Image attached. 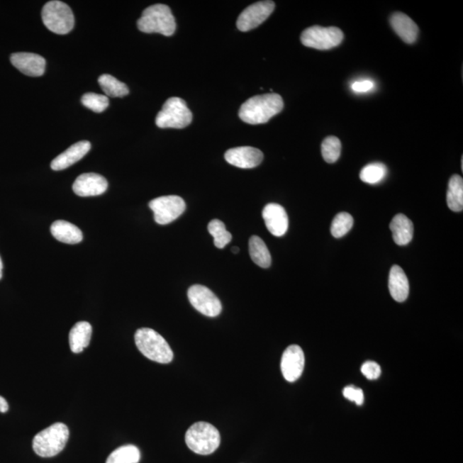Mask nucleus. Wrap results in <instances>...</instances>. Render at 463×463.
<instances>
[{"label":"nucleus","mask_w":463,"mask_h":463,"mask_svg":"<svg viewBox=\"0 0 463 463\" xmlns=\"http://www.w3.org/2000/svg\"><path fill=\"white\" fill-rule=\"evenodd\" d=\"M284 106L281 96L274 93L266 94L250 98L245 101L241 106L239 116L241 121L250 125L265 124L281 113Z\"/></svg>","instance_id":"f257e3e1"},{"label":"nucleus","mask_w":463,"mask_h":463,"mask_svg":"<svg viewBox=\"0 0 463 463\" xmlns=\"http://www.w3.org/2000/svg\"><path fill=\"white\" fill-rule=\"evenodd\" d=\"M135 342L138 350L155 362L169 364L174 359V353L169 343L157 331L150 328L138 330L135 334Z\"/></svg>","instance_id":"f03ea898"},{"label":"nucleus","mask_w":463,"mask_h":463,"mask_svg":"<svg viewBox=\"0 0 463 463\" xmlns=\"http://www.w3.org/2000/svg\"><path fill=\"white\" fill-rule=\"evenodd\" d=\"M138 30L152 34L158 33L165 36L174 34L176 30L175 18L170 8L162 4L147 7L143 11L138 21Z\"/></svg>","instance_id":"7ed1b4c3"},{"label":"nucleus","mask_w":463,"mask_h":463,"mask_svg":"<svg viewBox=\"0 0 463 463\" xmlns=\"http://www.w3.org/2000/svg\"><path fill=\"white\" fill-rule=\"evenodd\" d=\"M186 442L188 448L199 454H211L219 448L221 436L218 430L207 422H196L187 430Z\"/></svg>","instance_id":"20e7f679"},{"label":"nucleus","mask_w":463,"mask_h":463,"mask_svg":"<svg viewBox=\"0 0 463 463\" xmlns=\"http://www.w3.org/2000/svg\"><path fill=\"white\" fill-rule=\"evenodd\" d=\"M69 434V429L65 424H53L35 435L33 449L40 457H55L67 445Z\"/></svg>","instance_id":"39448f33"},{"label":"nucleus","mask_w":463,"mask_h":463,"mask_svg":"<svg viewBox=\"0 0 463 463\" xmlns=\"http://www.w3.org/2000/svg\"><path fill=\"white\" fill-rule=\"evenodd\" d=\"M192 121V113L186 101L179 97L169 98L160 111L155 124L159 128L183 129Z\"/></svg>","instance_id":"423d86ee"},{"label":"nucleus","mask_w":463,"mask_h":463,"mask_svg":"<svg viewBox=\"0 0 463 463\" xmlns=\"http://www.w3.org/2000/svg\"><path fill=\"white\" fill-rule=\"evenodd\" d=\"M42 18L45 26L58 35L68 34L75 23L71 8L67 4L57 0L44 6Z\"/></svg>","instance_id":"0eeeda50"},{"label":"nucleus","mask_w":463,"mask_h":463,"mask_svg":"<svg viewBox=\"0 0 463 463\" xmlns=\"http://www.w3.org/2000/svg\"><path fill=\"white\" fill-rule=\"evenodd\" d=\"M344 38L343 32L337 27L313 26L303 31L301 40L307 48L329 50L339 46Z\"/></svg>","instance_id":"6e6552de"},{"label":"nucleus","mask_w":463,"mask_h":463,"mask_svg":"<svg viewBox=\"0 0 463 463\" xmlns=\"http://www.w3.org/2000/svg\"><path fill=\"white\" fill-rule=\"evenodd\" d=\"M149 206L154 213L155 223L167 225L178 219L186 211V203L179 196H163L150 201Z\"/></svg>","instance_id":"1a4fd4ad"},{"label":"nucleus","mask_w":463,"mask_h":463,"mask_svg":"<svg viewBox=\"0 0 463 463\" xmlns=\"http://www.w3.org/2000/svg\"><path fill=\"white\" fill-rule=\"evenodd\" d=\"M188 299L196 310L207 317H217L223 310V306L216 295L202 285L191 286L188 290Z\"/></svg>","instance_id":"9d476101"},{"label":"nucleus","mask_w":463,"mask_h":463,"mask_svg":"<svg viewBox=\"0 0 463 463\" xmlns=\"http://www.w3.org/2000/svg\"><path fill=\"white\" fill-rule=\"evenodd\" d=\"M273 1H260L252 4L245 9L237 20L239 30L247 32L253 30L267 20L274 10Z\"/></svg>","instance_id":"9b49d317"},{"label":"nucleus","mask_w":463,"mask_h":463,"mask_svg":"<svg viewBox=\"0 0 463 463\" xmlns=\"http://www.w3.org/2000/svg\"><path fill=\"white\" fill-rule=\"evenodd\" d=\"M304 367L305 355L302 348L298 345L286 347L281 362V370L284 379L288 382H295L301 378Z\"/></svg>","instance_id":"f8f14e48"},{"label":"nucleus","mask_w":463,"mask_h":463,"mask_svg":"<svg viewBox=\"0 0 463 463\" xmlns=\"http://www.w3.org/2000/svg\"><path fill=\"white\" fill-rule=\"evenodd\" d=\"M226 161L240 169H253L263 162L264 154L256 147L245 146L228 150L224 155Z\"/></svg>","instance_id":"ddd939ff"},{"label":"nucleus","mask_w":463,"mask_h":463,"mask_svg":"<svg viewBox=\"0 0 463 463\" xmlns=\"http://www.w3.org/2000/svg\"><path fill=\"white\" fill-rule=\"evenodd\" d=\"M266 228L272 235L281 237L289 229V216L285 208L277 203H269L262 213Z\"/></svg>","instance_id":"4468645a"},{"label":"nucleus","mask_w":463,"mask_h":463,"mask_svg":"<svg viewBox=\"0 0 463 463\" xmlns=\"http://www.w3.org/2000/svg\"><path fill=\"white\" fill-rule=\"evenodd\" d=\"M108 187V183L104 176L89 173L79 176L72 189L79 196H95L105 194Z\"/></svg>","instance_id":"2eb2a0df"},{"label":"nucleus","mask_w":463,"mask_h":463,"mask_svg":"<svg viewBox=\"0 0 463 463\" xmlns=\"http://www.w3.org/2000/svg\"><path fill=\"white\" fill-rule=\"evenodd\" d=\"M11 62L20 72L28 77L43 76L46 60L43 56L32 52H16L11 56Z\"/></svg>","instance_id":"dca6fc26"},{"label":"nucleus","mask_w":463,"mask_h":463,"mask_svg":"<svg viewBox=\"0 0 463 463\" xmlns=\"http://www.w3.org/2000/svg\"><path fill=\"white\" fill-rule=\"evenodd\" d=\"M91 147L88 141H81L72 145L65 152L60 154L51 162L52 170L60 171L68 169L85 157Z\"/></svg>","instance_id":"f3484780"},{"label":"nucleus","mask_w":463,"mask_h":463,"mask_svg":"<svg viewBox=\"0 0 463 463\" xmlns=\"http://www.w3.org/2000/svg\"><path fill=\"white\" fill-rule=\"evenodd\" d=\"M391 26L404 43L413 44L416 42L419 35V28L408 16L396 12L391 16Z\"/></svg>","instance_id":"a211bd4d"},{"label":"nucleus","mask_w":463,"mask_h":463,"mask_svg":"<svg viewBox=\"0 0 463 463\" xmlns=\"http://www.w3.org/2000/svg\"><path fill=\"white\" fill-rule=\"evenodd\" d=\"M389 289L393 299L397 302L407 300L409 294V282L403 269L398 265L391 269L389 277Z\"/></svg>","instance_id":"6ab92c4d"},{"label":"nucleus","mask_w":463,"mask_h":463,"mask_svg":"<svg viewBox=\"0 0 463 463\" xmlns=\"http://www.w3.org/2000/svg\"><path fill=\"white\" fill-rule=\"evenodd\" d=\"M92 337V326L85 321L77 323L69 335V347L73 353L79 354L89 345Z\"/></svg>","instance_id":"aec40b11"},{"label":"nucleus","mask_w":463,"mask_h":463,"mask_svg":"<svg viewBox=\"0 0 463 463\" xmlns=\"http://www.w3.org/2000/svg\"><path fill=\"white\" fill-rule=\"evenodd\" d=\"M51 233L57 240L65 244H77L83 240V233L75 225L65 221H56L52 224Z\"/></svg>","instance_id":"412c9836"},{"label":"nucleus","mask_w":463,"mask_h":463,"mask_svg":"<svg viewBox=\"0 0 463 463\" xmlns=\"http://www.w3.org/2000/svg\"><path fill=\"white\" fill-rule=\"evenodd\" d=\"M390 228L396 245H406L411 243L413 236V225L407 216L396 215L391 221Z\"/></svg>","instance_id":"4be33fe9"},{"label":"nucleus","mask_w":463,"mask_h":463,"mask_svg":"<svg viewBox=\"0 0 463 463\" xmlns=\"http://www.w3.org/2000/svg\"><path fill=\"white\" fill-rule=\"evenodd\" d=\"M249 252L252 260L261 268H269L272 264V256L267 245L258 236H252L249 241Z\"/></svg>","instance_id":"5701e85b"},{"label":"nucleus","mask_w":463,"mask_h":463,"mask_svg":"<svg viewBox=\"0 0 463 463\" xmlns=\"http://www.w3.org/2000/svg\"><path fill=\"white\" fill-rule=\"evenodd\" d=\"M448 207L454 212H461L463 208V179L460 175L454 174L449 182L447 191Z\"/></svg>","instance_id":"b1692460"},{"label":"nucleus","mask_w":463,"mask_h":463,"mask_svg":"<svg viewBox=\"0 0 463 463\" xmlns=\"http://www.w3.org/2000/svg\"><path fill=\"white\" fill-rule=\"evenodd\" d=\"M141 453L137 446L128 445L121 446L110 454L106 463H138Z\"/></svg>","instance_id":"393cba45"},{"label":"nucleus","mask_w":463,"mask_h":463,"mask_svg":"<svg viewBox=\"0 0 463 463\" xmlns=\"http://www.w3.org/2000/svg\"><path fill=\"white\" fill-rule=\"evenodd\" d=\"M98 82H99V84L106 96L124 97L129 94V89L126 84L118 81L116 77L108 75V74L101 75Z\"/></svg>","instance_id":"a878e982"},{"label":"nucleus","mask_w":463,"mask_h":463,"mask_svg":"<svg viewBox=\"0 0 463 463\" xmlns=\"http://www.w3.org/2000/svg\"><path fill=\"white\" fill-rule=\"evenodd\" d=\"M387 174V167L383 163L374 162L368 164L360 172L359 178L363 182L370 184H379Z\"/></svg>","instance_id":"bb28decb"},{"label":"nucleus","mask_w":463,"mask_h":463,"mask_svg":"<svg viewBox=\"0 0 463 463\" xmlns=\"http://www.w3.org/2000/svg\"><path fill=\"white\" fill-rule=\"evenodd\" d=\"M208 233L214 237V244L217 248L223 249L231 242L232 235L225 224L220 220H213L208 223Z\"/></svg>","instance_id":"cd10ccee"},{"label":"nucleus","mask_w":463,"mask_h":463,"mask_svg":"<svg viewBox=\"0 0 463 463\" xmlns=\"http://www.w3.org/2000/svg\"><path fill=\"white\" fill-rule=\"evenodd\" d=\"M322 155L328 163L338 161L342 152V143L337 137H328L322 143Z\"/></svg>","instance_id":"c85d7f7f"},{"label":"nucleus","mask_w":463,"mask_h":463,"mask_svg":"<svg viewBox=\"0 0 463 463\" xmlns=\"http://www.w3.org/2000/svg\"><path fill=\"white\" fill-rule=\"evenodd\" d=\"M354 225L353 217L346 212L339 213L332 221L330 231L335 238H342L351 230Z\"/></svg>","instance_id":"c756f323"},{"label":"nucleus","mask_w":463,"mask_h":463,"mask_svg":"<svg viewBox=\"0 0 463 463\" xmlns=\"http://www.w3.org/2000/svg\"><path fill=\"white\" fill-rule=\"evenodd\" d=\"M81 101L86 108L98 113L104 112L109 105L108 97L95 93L85 94Z\"/></svg>","instance_id":"7c9ffc66"},{"label":"nucleus","mask_w":463,"mask_h":463,"mask_svg":"<svg viewBox=\"0 0 463 463\" xmlns=\"http://www.w3.org/2000/svg\"><path fill=\"white\" fill-rule=\"evenodd\" d=\"M362 372L369 380L378 379L381 375V367L378 363L367 362L363 364Z\"/></svg>","instance_id":"2f4dec72"},{"label":"nucleus","mask_w":463,"mask_h":463,"mask_svg":"<svg viewBox=\"0 0 463 463\" xmlns=\"http://www.w3.org/2000/svg\"><path fill=\"white\" fill-rule=\"evenodd\" d=\"M343 396L346 399L355 401L357 405H362L364 403V393L362 389L347 386L343 390Z\"/></svg>","instance_id":"473e14b6"},{"label":"nucleus","mask_w":463,"mask_h":463,"mask_svg":"<svg viewBox=\"0 0 463 463\" xmlns=\"http://www.w3.org/2000/svg\"><path fill=\"white\" fill-rule=\"evenodd\" d=\"M374 82L370 80L355 82V83L352 84V89H353L355 92L357 93H366L370 91V90L374 89Z\"/></svg>","instance_id":"72a5a7b5"},{"label":"nucleus","mask_w":463,"mask_h":463,"mask_svg":"<svg viewBox=\"0 0 463 463\" xmlns=\"http://www.w3.org/2000/svg\"><path fill=\"white\" fill-rule=\"evenodd\" d=\"M8 409H9V405H8L7 401L0 396V413H6Z\"/></svg>","instance_id":"f704fd0d"},{"label":"nucleus","mask_w":463,"mask_h":463,"mask_svg":"<svg viewBox=\"0 0 463 463\" xmlns=\"http://www.w3.org/2000/svg\"><path fill=\"white\" fill-rule=\"evenodd\" d=\"M2 277H3V262L1 257H0V280H1Z\"/></svg>","instance_id":"c9c22d12"},{"label":"nucleus","mask_w":463,"mask_h":463,"mask_svg":"<svg viewBox=\"0 0 463 463\" xmlns=\"http://www.w3.org/2000/svg\"><path fill=\"white\" fill-rule=\"evenodd\" d=\"M232 252L235 253V254L239 253L240 252V248L237 247H233L232 248Z\"/></svg>","instance_id":"e433bc0d"}]
</instances>
